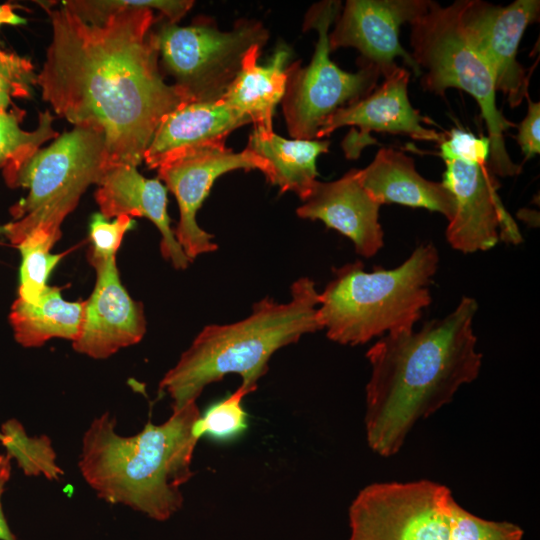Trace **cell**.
<instances>
[{"label": "cell", "mask_w": 540, "mask_h": 540, "mask_svg": "<svg viewBox=\"0 0 540 540\" xmlns=\"http://www.w3.org/2000/svg\"><path fill=\"white\" fill-rule=\"evenodd\" d=\"M459 22L471 47L488 65L496 91L512 108L528 95L529 75L517 61L518 46L529 24L539 20V0H516L507 6L480 0H457Z\"/></svg>", "instance_id": "8fae6325"}, {"label": "cell", "mask_w": 540, "mask_h": 540, "mask_svg": "<svg viewBox=\"0 0 540 540\" xmlns=\"http://www.w3.org/2000/svg\"><path fill=\"white\" fill-rule=\"evenodd\" d=\"M409 71L398 65L378 88L366 97L339 108L324 122L316 139L329 136L342 126H357L359 134H349L343 149L347 158H357L364 146L375 143L372 131L408 135L420 141L441 143L446 134L425 127L432 121L413 108L408 97Z\"/></svg>", "instance_id": "5bb4252c"}, {"label": "cell", "mask_w": 540, "mask_h": 540, "mask_svg": "<svg viewBox=\"0 0 540 540\" xmlns=\"http://www.w3.org/2000/svg\"><path fill=\"white\" fill-rule=\"evenodd\" d=\"M135 221L128 215L107 219L100 212L92 215L89 223L91 241L88 260L95 271L116 261V253L124 235L133 229Z\"/></svg>", "instance_id": "4316f807"}, {"label": "cell", "mask_w": 540, "mask_h": 540, "mask_svg": "<svg viewBox=\"0 0 540 540\" xmlns=\"http://www.w3.org/2000/svg\"><path fill=\"white\" fill-rule=\"evenodd\" d=\"M440 156L444 161L460 160L470 164H488L490 140L476 137L470 132L454 128L439 144Z\"/></svg>", "instance_id": "f1b7e54d"}, {"label": "cell", "mask_w": 540, "mask_h": 540, "mask_svg": "<svg viewBox=\"0 0 540 540\" xmlns=\"http://www.w3.org/2000/svg\"><path fill=\"white\" fill-rule=\"evenodd\" d=\"M436 247L419 245L399 266L364 270L360 261L333 270L319 293L317 318L327 337L343 345L410 331L432 299L429 285L438 269Z\"/></svg>", "instance_id": "5b68a950"}, {"label": "cell", "mask_w": 540, "mask_h": 540, "mask_svg": "<svg viewBox=\"0 0 540 540\" xmlns=\"http://www.w3.org/2000/svg\"><path fill=\"white\" fill-rule=\"evenodd\" d=\"M327 140L286 139L254 127L247 147L263 158L268 166L267 180L281 192L292 191L303 201L318 175L316 159L329 149Z\"/></svg>", "instance_id": "7402d4cb"}, {"label": "cell", "mask_w": 540, "mask_h": 540, "mask_svg": "<svg viewBox=\"0 0 540 540\" xmlns=\"http://www.w3.org/2000/svg\"><path fill=\"white\" fill-rule=\"evenodd\" d=\"M341 9L340 1H322L307 12L303 29H315L318 40L311 62L287 67V84L282 103L289 135L314 140L324 122L336 110L369 95L382 75L380 69L360 61V69L350 73L330 59L329 28Z\"/></svg>", "instance_id": "9c48e42d"}, {"label": "cell", "mask_w": 540, "mask_h": 540, "mask_svg": "<svg viewBox=\"0 0 540 540\" xmlns=\"http://www.w3.org/2000/svg\"><path fill=\"white\" fill-rule=\"evenodd\" d=\"M359 181L380 205L396 203L426 208L444 215L449 221L455 211V199L442 182L422 177L414 160L394 148H381L364 169H357Z\"/></svg>", "instance_id": "ffe728a7"}, {"label": "cell", "mask_w": 540, "mask_h": 540, "mask_svg": "<svg viewBox=\"0 0 540 540\" xmlns=\"http://www.w3.org/2000/svg\"><path fill=\"white\" fill-rule=\"evenodd\" d=\"M109 169L104 135L82 126H74L49 146L3 168L10 188L28 189L27 196L11 207L13 221L5 224L4 235L14 246L37 230L58 241L65 218L86 189L98 185Z\"/></svg>", "instance_id": "8992f818"}, {"label": "cell", "mask_w": 540, "mask_h": 540, "mask_svg": "<svg viewBox=\"0 0 540 540\" xmlns=\"http://www.w3.org/2000/svg\"><path fill=\"white\" fill-rule=\"evenodd\" d=\"M380 206L361 185L357 169H351L335 181L316 180L296 213L340 232L353 242L359 255L368 258L384 245Z\"/></svg>", "instance_id": "e0dca14e"}, {"label": "cell", "mask_w": 540, "mask_h": 540, "mask_svg": "<svg viewBox=\"0 0 540 540\" xmlns=\"http://www.w3.org/2000/svg\"><path fill=\"white\" fill-rule=\"evenodd\" d=\"M155 35L161 63L187 102L221 99L247 51L269 37L258 21L241 20L225 32L206 19L190 26L167 22Z\"/></svg>", "instance_id": "30bf717a"}, {"label": "cell", "mask_w": 540, "mask_h": 540, "mask_svg": "<svg viewBox=\"0 0 540 540\" xmlns=\"http://www.w3.org/2000/svg\"><path fill=\"white\" fill-rule=\"evenodd\" d=\"M349 540H521L509 522L479 518L463 509L448 488L421 480L375 483L349 509Z\"/></svg>", "instance_id": "52a82bcc"}, {"label": "cell", "mask_w": 540, "mask_h": 540, "mask_svg": "<svg viewBox=\"0 0 540 540\" xmlns=\"http://www.w3.org/2000/svg\"><path fill=\"white\" fill-rule=\"evenodd\" d=\"M262 47L255 45L247 51L238 74L219 100L249 118L254 127L272 131L274 111L286 89L291 51L280 45L270 61L260 66L257 60Z\"/></svg>", "instance_id": "44dd1931"}, {"label": "cell", "mask_w": 540, "mask_h": 540, "mask_svg": "<svg viewBox=\"0 0 540 540\" xmlns=\"http://www.w3.org/2000/svg\"><path fill=\"white\" fill-rule=\"evenodd\" d=\"M442 183L455 199L446 239L462 253L493 248L499 240L517 245L522 235L499 194V182L488 164L445 161Z\"/></svg>", "instance_id": "7c38bea8"}, {"label": "cell", "mask_w": 540, "mask_h": 540, "mask_svg": "<svg viewBox=\"0 0 540 540\" xmlns=\"http://www.w3.org/2000/svg\"><path fill=\"white\" fill-rule=\"evenodd\" d=\"M94 290L85 301L80 333L73 348L94 359H105L140 342L146 332L142 303L121 283L116 261L96 270Z\"/></svg>", "instance_id": "2e32d148"}, {"label": "cell", "mask_w": 540, "mask_h": 540, "mask_svg": "<svg viewBox=\"0 0 540 540\" xmlns=\"http://www.w3.org/2000/svg\"><path fill=\"white\" fill-rule=\"evenodd\" d=\"M100 213L107 219L120 215L145 217L161 233L162 256L176 269L187 268L191 261L177 242L167 212V188L158 179L141 175L137 167L117 165L103 176L95 191Z\"/></svg>", "instance_id": "d6986e66"}, {"label": "cell", "mask_w": 540, "mask_h": 540, "mask_svg": "<svg viewBox=\"0 0 540 540\" xmlns=\"http://www.w3.org/2000/svg\"><path fill=\"white\" fill-rule=\"evenodd\" d=\"M199 416L196 402L191 403L172 410L161 424L147 422L132 436L116 432L110 413L95 417L82 438L78 466L84 480L108 503L168 520L182 507L181 487L193 474Z\"/></svg>", "instance_id": "3957f363"}, {"label": "cell", "mask_w": 540, "mask_h": 540, "mask_svg": "<svg viewBox=\"0 0 540 540\" xmlns=\"http://www.w3.org/2000/svg\"><path fill=\"white\" fill-rule=\"evenodd\" d=\"M27 21L25 18L17 15L13 8L8 4L0 5V25L9 24V25H21L25 24Z\"/></svg>", "instance_id": "1f68e13d"}, {"label": "cell", "mask_w": 540, "mask_h": 540, "mask_svg": "<svg viewBox=\"0 0 540 540\" xmlns=\"http://www.w3.org/2000/svg\"><path fill=\"white\" fill-rule=\"evenodd\" d=\"M85 301L70 302L58 287L43 291L34 302L17 298L9 321L15 340L24 347H39L52 338L75 341L80 333Z\"/></svg>", "instance_id": "603a6c76"}, {"label": "cell", "mask_w": 540, "mask_h": 540, "mask_svg": "<svg viewBox=\"0 0 540 540\" xmlns=\"http://www.w3.org/2000/svg\"><path fill=\"white\" fill-rule=\"evenodd\" d=\"M411 56L421 71L425 91L443 95L454 87L469 93L478 103L490 140L488 166L494 175L514 176L521 166L506 149L504 133L516 125L496 105L492 73L466 40L459 22L458 2L443 7L429 0L427 11L409 23Z\"/></svg>", "instance_id": "ba28073f"}, {"label": "cell", "mask_w": 540, "mask_h": 540, "mask_svg": "<svg viewBox=\"0 0 540 540\" xmlns=\"http://www.w3.org/2000/svg\"><path fill=\"white\" fill-rule=\"evenodd\" d=\"M318 305L314 281L301 277L291 286L289 302L267 297L240 321L205 326L161 379L159 391L170 397L172 410L195 403L207 385L228 374L240 375V387L253 392L274 352L322 330Z\"/></svg>", "instance_id": "277c9868"}, {"label": "cell", "mask_w": 540, "mask_h": 540, "mask_svg": "<svg viewBox=\"0 0 540 540\" xmlns=\"http://www.w3.org/2000/svg\"><path fill=\"white\" fill-rule=\"evenodd\" d=\"M10 459L8 454H0V540H17L8 526L1 502L6 483L11 475Z\"/></svg>", "instance_id": "4dcf8cb0"}, {"label": "cell", "mask_w": 540, "mask_h": 540, "mask_svg": "<svg viewBox=\"0 0 540 540\" xmlns=\"http://www.w3.org/2000/svg\"><path fill=\"white\" fill-rule=\"evenodd\" d=\"M21 111L0 112V168L17 164L59 133L53 127V116L47 110L39 114L38 126L33 131L21 129Z\"/></svg>", "instance_id": "d4e9b609"}, {"label": "cell", "mask_w": 540, "mask_h": 540, "mask_svg": "<svg viewBox=\"0 0 540 540\" xmlns=\"http://www.w3.org/2000/svg\"><path fill=\"white\" fill-rule=\"evenodd\" d=\"M478 304L464 296L443 318L420 330L384 335L367 352L365 426L370 448L394 455L414 424L449 403L479 375L473 320Z\"/></svg>", "instance_id": "7a4b0ae2"}, {"label": "cell", "mask_w": 540, "mask_h": 540, "mask_svg": "<svg viewBox=\"0 0 540 540\" xmlns=\"http://www.w3.org/2000/svg\"><path fill=\"white\" fill-rule=\"evenodd\" d=\"M5 234V225L0 226V235Z\"/></svg>", "instance_id": "d6a6232c"}, {"label": "cell", "mask_w": 540, "mask_h": 540, "mask_svg": "<svg viewBox=\"0 0 540 540\" xmlns=\"http://www.w3.org/2000/svg\"><path fill=\"white\" fill-rule=\"evenodd\" d=\"M248 392L239 387L227 398L211 405L203 415H200L194 432L200 439L208 436L219 441H229L247 429V413L242 400Z\"/></svg>", "instance_id": "484cf974"}, {"label": "cell", "mask_w": 540, "mask_h": 540, "mask_svg": "<svg viewBox=\"0 0 540 540\" xmlns=\"http://www.w3.org/2000/svg\"><path fill=\"white\" fill-rule=\"evenodd\" d=\"M249 123V118L221 100L185 102L163 118L143 160L157 169L190 152L225 147L228 135Z\"/></svg>", "instance_id": "ac0fdd59"}, {"label": "cell", "mask_w": 540, "mask_h": 540, "mask_svg": "<svg viewBox=\"0 0 540 540\" xmlns=\"http://www.w3.org/2000/svg\"><path fill=\"white\" fill-rule=\"evenodd\" d=\"M429 0H348L329 33L330 51L354 47L361 61L376 65L382 75L396 66L401 57L416 77L422 71L400 44L399 29L427 11Z\"/></svg>", "instance_id": "9a60e30c"}, {"label": "cell", "mask_w": 540, "mask_h": 540, "mask_svg": "<svg viewBox=\"0 0 540 540\" xmlns=\"http://www.w3.org/2000/svg\"><path fill=\"white\" fill-rule=\"evenodd\" d=\"M237 169H258L268 174L263 158L248 148L235 153L226 146L190 152L157 168L159 179L176 197L179 221L174 235L191 261L217 249L214 236L200 228L196 214L215 180Z\"/></svg>", "instance_id": "4fadbf2b"}, {"label": "cell", "mask_w": 540, "mask_h": 540, "mask_svg": "<svg viewBox=\"0 0 540 540\" xmlns=\"http://www.w3.org/2000/svg\"><path fill=\"white\" fill-rule=\"evenodd\" d=\"M57 242L43 231L27 235L16 247L21 254L18 298L34 302L47 288V280L64 254H53Z\"/></svg>", "instance_id": "cb8c5ba5"}, {"label": "cell", "mask_w": 540, "mask_h": 540, "mask_svg": "<svg viewBox=\"0 0 540 540\" xmlns=\"http://www.w3.org/2000/svg\"><path fill=\"white\" fill-rule=\"evenodd\" d=\"M526 99L528 110L525 118L519 125L516 140L527 160L540 152V103L533 102L529 95H527Z\"/></svg>", "instance_id": "f546056e"}, {"label": "cell", "mask_w": 540, "mask_h": 540, "mask_svg": "<svg viewBox=\"0 0 540 540\" xmlns=\"http://www.w3.org/2000/svg\"><path fill=\"white\" fill-rule=\"evenodd\" d=\"M33 84L36 74L30 60L0 51V112L7 111L13 98L28 97Z\"/></svg>", "instance_id": "83f0119b"}, {"label": "cell", "mask_w": 540, "mask_h": 540, "mask_svg": "<svg viewBox=\"0 0 540 540\" xmlns=\"http://www.w3.org/2000/svg\"><path fill=\"white\" fill-rule=\"evenodd\" d=\"M48 9L52 37L36 84L74 126L105 137L110 168L137 167L163 118L187 102L159 69L158 0H69Z\"/></svg>", "instance_id": "6da1fadb"}]
</instances>
